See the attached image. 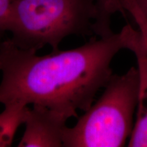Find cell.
<instances>
[{"label":"cell","instance_id":"277c9868","mask_svg":"<svg viewBox=\"0 0 147 147\" xmlns=\"http://www.w3.org/2000/svg\"><path fill=\"white\" fill-rule=\"evenodd\" d=\"M61 114L45 106L34 104L27 107L24 124L25 129L18 147H63L66 123Z\"/></svg>","mask_w":147,"mask_h":147},{"label":"cell","instance_id":"5b68a950","mask_svg":"<svg viewBox=\"0 0 147 147\" xmlns=\"http://www.w3.org/2000/svg\"><path fill=\"white\" fill-rule=\"evenodd\" d=\"M125 38L127 49L135 55L139 74L135 121L127 142L131 147H147V57L140 35L130 24L122 28Z\"/></svg>","mask_w":147,"mask_h":147},{"label":"cell","instance_id":"6da1fadb","mask_svg":"<svg viewBox=\"0 0 147 147\" xmlns=\"http://www.w3.org/2000/svg\"><path fill=\"white\" fill-rule=\"evenodd\" d=\"M123 49L126 43L121 30L44 56L19 49L9 38L0 42V103L38 104L67 119L77 117L109 81L112 61Z\"/></svg>","mask_w":147,"mask_h":147},{"label":"cell","instance_id":"3957f363","mask_svg":"<svg viewBox=\"0 0 147 147\" xmlns=\"http://www.w3.org/2000/svg\"><path fill=\"white\" fill-rule=\"evenodd\" d=\"M138 86L137 67L113 74L98 100L66 127L63 147L124 146L134 128Z\"/></svg>","mask_w":147,"mask_h":147},{"label":"cell","instance_id":"ba28073f","mask_svg":"<svg viewBox=\"0 0 147 147\" xmlns=\"http://www.w3.org/2000/svg\"><path fill=\"white\" fill-rule=\"evenodd\" d=\"M123 14L128 12L136 23L147 57V19L134 0H119Z\"/></svg>","mask_w":147,"mask_h":147},{"label":"cell","instance_id":"8992f818","mask_svg":"<svg viewBox=\"0 0 147 147\" xmlns=\"http://www.w3.org/2000/svg\"><path fill=\"white\" fill-rule=\"evenodd\" d=\"M27 107L17 102L5 105V109L0 113V147L12 146L16 131L24 124Z\"/></svg>","mask_w":147,"mask_h":147},{"label":"cell","instance_id":"7a4b0ae2","mask_svg":"<svg viewBox=\"0 0 147 147\" xmlns=\"http://www.w3.org/2000/svg\"><path fill=\"white\" fill-rule=\"evenodd\" d=\"M96 13L95 0H12L7 32L19 49L37 52L49 45L55 52L67 37L94 34Z\"/></svg>","mask_w":147,"mask_h":147},{"label":"cell","instance_id":"30bf717a","mask_svg":"<svg viewBox=\"0 0 147 147\" xmlns=\"http://www.w3.org/2000/svg\"><path fill=\"white\" fill-rule=\"evenodd\" d=\"M134 1L147 19V0H134Z\"/></svg>","mask_w":147,"mask_h":147},{"label":"cell","instance_id":"52a82bcc","mask_svg":"<svg viewBox=\"0 0 147 147\" xmlns=\"http://www.w3.org/2000/svg\"><path fill=\"white\" fill-rule=\"evenodd\" d=\"M96 17L93 25V34L100 38L113 34L111 29V18L116 12L123 14L119 0H95Z\"/></svg>","mask_w":147,"mask_h":147},{"label":"cell","instance_id":"9c48e42d","mask_svg":"<svg viewBox=\"0 0 147 147\" xmlns=\"http://www.w3.org/2000/svg\"><path fill=\"white\" fill-rule=\"evenodd\" d=\"M12 0H0V39L7 32V21Z\"/></svg>","mask_w":147,"mask_h":147}]
</instances>
